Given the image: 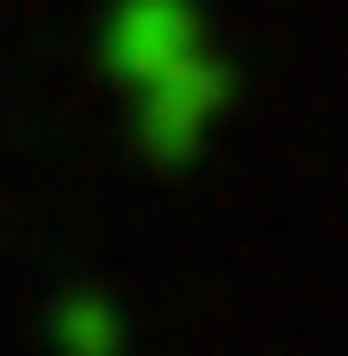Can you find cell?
I'll return each instance as SVG.
<instances>
[{
  "mask_svg": "<svg viewBox=\"0 0 348 356\" xmlns=\"http://www.w3.org/2000/svg\"><path fill=\"white\" fill-rule=\"evenodd\" d=\"M49 356H130V316L97 284H73L49 300Z\"/></svg>",
  "mask_w": 348,
  "mask_h": 356,
  "instance_id": "7a4b0ae2",
  "label": "cell"
},
{
  "mask_svg": "<svg viewBox=\"0 0 348 356\" xmlns=\"http://www.w3.org/2000/svg\"><path fill=\"white\" fill-rule=\"evenodd\" d=\"M106 73L122 81L130 138L154 170H195L235 113V73L187 0H130L106 24Z\"/></svg>",
  "mask_w": 348,
  "mask_h": 356,
  "instance_id": "6da1fadb",
  "label": "cell"
}]
</instances>
